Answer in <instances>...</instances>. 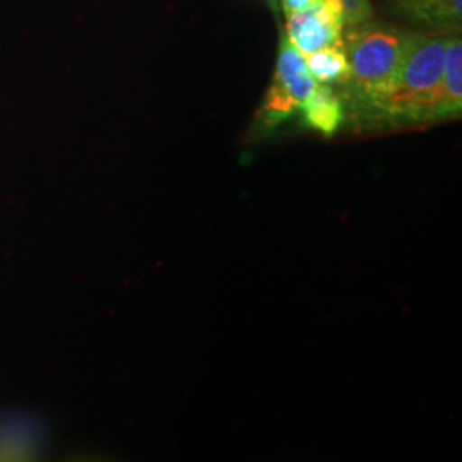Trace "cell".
Masks as SVG:
<instances>
[{"mask_svg":"<svg viewBox=\"0 0 462 462\" xmlns=\"http://www.w3.org/2000/svg\"><path fill=\"white\" fill-rule=\"evenodd\" d=\"M446 42V34L410 33L396 81L377 112L401 124L437 120Z\"/></svg>","mask_w":462,"mask_h":462,"instance_id":"obj_1","label":"cell"},{"mask_svg":"<svg viewBox=\"0 0 462 462\" xmlns=\"http://www.w3.org/2000/svg\"><path fill=\"white\" fill-rule=\"evenodd\" d=\"M346 49L349 78L356 98L374 110L389 95L408 47L410 33L382 24H360L347 28Z\"/></svg>","mask_w":462,"mask_h":462,"instance_id":"obj_2","label":"cell"},{"mask_svg":"<svg viewBox=\"0 0 462 462\" xmlns=\"http://www.w3.org/2000/svg\"><path fill=\"white\" fill-rule=\"evenodd\" d=\"M315 84L303 55L290 43L286 34H281L276 70L261 112L265 125H276L295 114L301 103L312 95Z\"/></svg>","mask_w":462,"mask_h":462,"instance_id":"obj_3","label":"cell"},{"mask_svg":"<svg viewBox=\"0 0 462 462\" xmlns=\"http://www.w3.org/2000/svg\"><path fill=\"white\" fill-rule=\"evenodd\" d=\"M345 21L339 0H320L315 7L288 17L286 38L301 53L343 42Z\"/></svg>","mask_w":462,"mask_h":462,"instance_id":"obj_4","label":"cell"},{"mask_svg":"<svg viewBox=\"0 0 462 462\" xmlns=\"http://www.w3.org/2000/svg\"><path fill=\"white\" fill-rule=\"evenodd\" d=\"M461 110L462 42L459 36H447L437 120L459 116H461Z\"/></svg>","mask_w":462,"mask_h":462,"instance_id":"obj_5","label":"cell"},{"mask_svg":"<svg viewBox=\"0 0 462 462\" xmlns=\"http://www.w3.org/2000/svg\"><path fill=\"white\" fill-rule=\"evenodd\" d=\"M307 127L330 137L341 127L345 110L341 99L328 84H315L314 91L300 106Z\"/></svg>","mask_w":462,"mask_h":462,"instance_id":"obj_6","label":"cell"},{"mask_svg":"<svg viewBox=\"0 0 462 462\" xmlns=\"http://www.w3.org/2000/svg\"><path fill=\"white\" fill-rule=\"evenodd\" d=\"M406 16L431 28H459L462 0H397Z\"/></svg>","mask_w":462,"mask_h":462,"instance_id":"obj_7","label":"cell"},{"mask_svg":"<svg viewBox=\"0 0 462 462\" xmlns=\"http://www.w3.org/2000/svg\"><path fill=\"white\" fill-rule=\"evenodd\" d=\"M303 59H305L309 72L319 83H346L347 78H349V64H347L345 42L315 50L309 55H303Z\"/></svg>","mask_w":462,"mask_h":462,"instance_id":"obj_8","label":"cell"},{"mask_svg":"<svg viewBox=\"0 0 462 462\" xmlns=\"http://www.w3.org/2000/svg\"><path fill=\"white\" fill-rule=\"evenodd\" d=\"M345 28H355L368 23L374 16L370 0H339Z\"/></svg>","mask_w":462,"mask_h":462,"instance_id":"obj_9","label":"cell"},{"mask_svg":"<svg viewBox=\"0 0 462 462\" xmlns=\"http://www.w3.org/2000/svg\"><path fill=\"white\" fill-rule=\"evenodd\" d=\"M319 2L320 0H281V5H282V11L288 19V17L295 16L298 13L312 9Z\"/></svg>","mask_w":462,"mask_h":462,"instance_id":"obj_10","label":"cell"}]
</instances>
